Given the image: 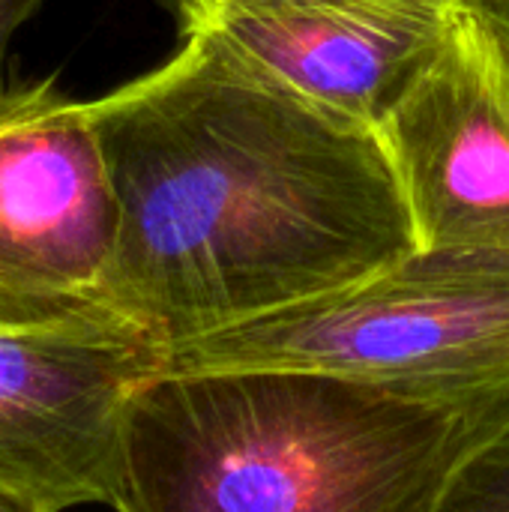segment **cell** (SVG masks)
<instances>
[{
    "label": "cell",
    "mask_w": 509,
    "mask_h": 512,
    "mask_svg": "<svg viewBox=\"0 0 509 512\" xmlns=\"http://www.w3.org/2000/svg\"><path fill=\"white\" fill-rule=\"evenodd\" d=\"M177 33H204L315 105L381 129L438 54L459 3L168 0Z\"/></svg>",
    "instance_id": "7"
},
{
    "label": "cell",
    "mask_w": 509,
    "mask_h": 512,
    "mask_svg": "<svg viewBox=\"0 0 509 512\" xmlns=\"http://www.w3.org/2000/svg\"><path fill=\"white\" fill-rule=\"evenodd\" d=\"M378 135L420 249L509 252V48L465 3Z\"/></svg>",
    "instance_id": "6"
},
{
    "label": "cell",
    "mask_w": 509,
    "mask_h": 512,
    "mask_svg": "<svg viewBox=\"0 0 509 512\" xmlns=\"http://www.w3.org/2000/svg\"><path fill=\"white\" fill-rule=\"evenodd\" d=\"M441 3H462V0H441Z\"/></svg>",
    "instance_id": "12"
},
{
    "label": "cell",
    "mask_w": 509,
    "mask_h": 512,
    "mask_svg": "<svg viewBox=\"0 0 509 512\" xmlns=\"http://www.w3.org/2000/svg\"><path fill=\"white\" fill-rule=\"evenodd\" d=\"M159 369L117 318L0 330V492L45 512L108 504L126 405Z\"/></svg>",
    "instance_id": "5"
},
{
    "label": "cell",
    "mask_w": 509,
    "mask_h": 512,
    "mask_svg": "<svg viewBox=\"0 0 509 512\" xmlns=\"http://www.w3.org/2000/svg\"><path fill=\"white\" fill-rule=\"evenodd\" d=\"M495 402L312 369H159L126 405L108 507L435 512Z\"/></svg>",
    "instance_id": "2"
},
{
    "label": "cell",
    "mask_w": 509,
    "mask_h": 512,
    "mask_svg": "<svg viewBox=\"0 0 509 512\" xmlns=\"http://www.w3.org/2000/svg\"><path fill=\"white\" fill-rule=\"evenodd\" d=\"M45 0H0V93L9 87L6 81V57H9V45L15 39V33L21 30V24L42 6Z\"/></svg>",
    "instance_id": "9"
},
{
    "label": "cell",
    "mask_w": 509,
    "mask_h": 512,
    "mask_svg": "<svg viewBox=\"0 0 509 512\" xmlns=\"http://www.w3.org/2000/svg\"><path fill=\"white\" fill-rule=\"evenodd\" d=\"M87 102L120 207L111 312L162 357L357 285L420 240L375 129L204 33Z\"/></svg>",
    "instance_id": "1"
},
{
    "label": "cell",
    "mask_w": 509,
    "mask_h": 512,
    "mask_svg": "<svg viewBox=\"0 0 509 512\" xmlns=\"http://www.w3.org/2000/svg\"><path fill=\"white\" fill-rule=\"evenodd\" d=\"M474 15H480L495 36L509 48V0H462Z\"/></svg>",
    "instance_id": "10"
},
{
    "label": "cell",
    "mask_w": 509,
    "mask_h": 512,
    "mask_svg": "<svg viewBox=\"0 0 509 512\" xmlns=\"http://www.w3.org/2000/svg\"><path fill=\"white\" fill-rule=\"evenodd\" d=\"M435 512H509V393L483 417Z\"/></svg>",
    "instance_id": "8"
},
{
    "label": "cell",
    "mask_w": 509,
    "mask_h": 512,
    "mask_svg": "<svg viewBox=\"0 0 509 512\" xmlns=\"http://www.w3.org/2000/svg\"><path fill=\"white\" fill-rule=\"evenodd\" d=\"M117 237V192L87 102L51 78L9 84L0 93V330L117 318L108 306Z\"/></svg>",
    "instance_id": "4"
},
{
    "label": "cell",
    "mask_w": 509,
    "mask_h": 512,
    "mask_svg": "<svg viewBox=\"0 0 509 512\" xmlns=\"http://www.w3.org/2000/svg\"><path fill=\"white\" fill-rule=\"evenodd\" d=\"M0 512H45V510H39V507H33V504H27V501H18V498H12V495H3V492H0Z\"/></svg>",
    "instance_id": "11"
},
{
    "label": "cell",
    "mask_w": 509,
    "mask_h": 512,
    "mask_svg": "<svg viewBox=\"0 0 509 512\" xmlns=\"http://www.w3.org/2000/svg\"><path fill=\"white\" fill-rule=\"evenodd\" d=\"M312 369L438 402L509 393V252L420 249L342 291L201 336L162 369Z\"/></svg>",
    "instance_id": "3"
}]
</instances>
